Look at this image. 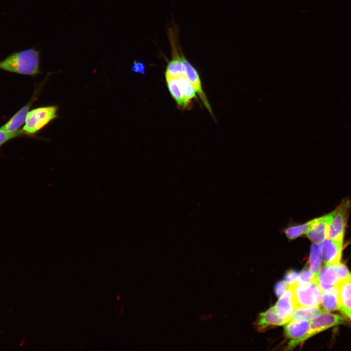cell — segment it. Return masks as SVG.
Instances as JSON below:
<instances>
[{
    "instance_id": "obj_1",
    "label": "cell",
    "mask_w": 351,
    "mask_h": 351,
    "mask_svg": "<svg viewBox=\"0 0 351 351\" xmlns=\"http://www.w3.org/2000/svg\"><path fill=\"white\" fill-rule=\"evenodd\" d=\"M40 52L35 47L11 53L0 61V69L21 75L35 76L41 73Z\"/></svg>"
},
{
    "instance_id": "obj_2",
    "label": "cell",
    "mask_w": 351,
    "mask_h": 351,
    "mask_svg": "<svg viewBox=\"0 0 351 351\" xmlns=\"http://www.w3.org/2000/svg\"><path fill=\"white\" fill-rule=\"evenodd\" d=\"M56 105L39 107L29 111L22 130L24 135L35 136L54 119L58 118Z\"/></svg>"
},
{
    "instance_id": "obj_3",
    "label": "cell",
    "mask_w": 351,
    "mask_h": 351,
    "mask_svg": "<svg viewBox=\"0 0 351 351\" xmlns=\"http://www.w3.org/2000/svg\"><path fill=\"white\" fill-rule=\"evenodd\" d=\"M350 206V200L345 199L335 210L331 212V218L327 234L328 238L335 241L343 242L344 232Z\"/></svg>"
},
{
    "instance_id": "obj_4",
    "label": "cell",
    "mask_w": 351,
    "mask_h": 351,
    "mask_svg": "<svg viewBox=\"0 0 351 351\" xmlns=\"http://www.w3.org/2000/svg\"><path fill=\"white\" fill-rule=\"evenodd\" d=\"M293 290L296 308L319 306L321 303L322 291L313 282L307 285H290Z\"/></svg>"
},
{
    "instance_id": "obj_5",
    "label": "cell",
    "mask_w": 351,
    "mask_h": 351,
    "mask_svg": "<svg viewBox=\"0 0 351 351\" xmlns=\"http://www.w3.org/2000/svg\"><path fill=\"white\" fill-rule=\"evenodd\" d=\"M311 320H289L284 327L286 337L290 339L287 349H292L308 339Z\"/></svg>"
},
{
    "instance_id": "obj_6",
    "label": "cell",
    "mask_w": 351,
    "mask_h": 351,
    "mask_svg": "<svg viewBox=\"0 0 351 351\" xmlns=\"http://www.w3.org/2000/svg\"><path fill=\"white\" fill-rule=\"evenodd\" d=\"M51 73H48L44 80L38 85L30 100L21 109H20L6 123L0 127V130L7 132H12L17 130L25 121L29 110L43 87L48 77Z\"/></svg>"
},
{
    "instance_id": "obj_7",
    "label": "cell",
    "mask_w": 351,
    "mask_h": 351,
    "mask_svg": "<svg viewBox=\"0 0 351 351\" xmlns=\"http://www.w3.org/2000/svg\"><path fill=\"white\" fill-rule=\"evenodd\" d=\"M345 323L344 317L324 310L311 321L308 337L309 338L331 327Z\"/></svg>"
},
{
    "instance_id": "obj_8",
    "label": "cell",
    "mask_w": 351,
    "mask_h": 351,
    "mask_svg": "<svg viewBox=\"0 0 351 351\" xmlns=\"http://www.w3.org/2000/svg\"><path fill=\"white\" fill-rule=\"evenodd\" d=\"M181 59L184 67V75L193 85L195 92L199 95L204 105L213 117H214L211 105L202 89L201 80L197 71L187 59L183 52L181 54Z\"/></svg>"
},
{
    "instance_id": "obj_9",
    "label": "cell",
    "mask_w": 351,
    "mask_h": 351,
    "mask_svg": "<svg viewBox=\"0 0 351 351\" xmlns=\"http://www.w3.org/2000/svg\"><path fill=\"white\" fill-rule=\"evenodd\" d=\"M336 287L338 309L351 321V275L338 282Z\"/></svg>"
},
{
    "instance_id": "obj_10",
    "label": "cell",
    "mask_w": 351,
    "mask_h": 351,
    "mask_svg": "<svg viewBox=\"0 0 351 351\" xmlns=\"http://www.w3.org/2000/svg\"><path fill=\"white\" fill-rule=\"evenodd\" d=\"M322 292L336 287L339 282L335 265L325 264L319 271L314 280Z\"/></svg>"
},
{
    "instance_id": "obj_11",
    "label": "cell",
    "mask_w": 351,
    "mask_h": 351,
    "mask_svg": "<svg viewBox=\"0 0 351 351\" xmlns=\"http://www.w3.org/2000/svg\"><path fill=\"white\" fill-rule=\"evenodd\" d=\"M331 213L312 220V225L306 233L308 237L314 243H321L327 238L328 227L331 218Z\"/></svg>"
},
{
    "instance_id": "obj_12",
    "label": "cell",
    "mask_w": 351,
    "mask_h": 351,
    "mask_svg": "<svg viewBox=\"0 0 351 351\" xmlns=\"http://www.w3.org/2000/svg\"><path fill=\"white\" fill-rule=\"evenodd\" d=\"M321 244L325 264L335 265L339 263L342 256L343 242L335 241L327 238Z\"/></svg>"
},
{
    "instance_id": "obj_13",
    "label": "cell",
    "mask_w": 351,
    "mask_h": 351,
    "mask_svg": "<svg viewBox=\"0 0 351 351\" xmlns=\"http://www.w3.org/2000/svg\"><path fill=\"white\" fill-rule=\"evenodd\" d=\"M277 313L288 322L294 311L296 309L295 305L293 290L290 285L285 292L281 296L274 306Z\"/></svg>"
},
{
    "instance_id": "obj_14",
    "label": "cell",
    "mask_w": 351,
    "mask_h": 351,
    "mask_svg": "<svg viewBox=\"0 0 351 351\" xmlns=\"http://www.w3.org/2000/svg\"><path fill=\"white\" fill-rule=\"evenodd\" d=\"M286 323L287 321L277 313L274 307H272L260 313L257 327L259 331H263L269 327L281 326Z\"/></svg>"
},
{
    "instance_id": "obj_15",
    "label": "cell",
    "mask_w": 351,
    "mask_h": 351,
    "mask_svg": "<svg viewBox=\"0 0 351 351\" xmlns=\"http://www.w3.org/2000/svg\"><path fill=\"white\" fill-rule=\"evenodd\" d=\"M165 76V79L169 91L177 104L183 108L188 106L181 91L177 78Z\"/></svg>"
},
{
    "instance_id": "obj_16",
    "label": "cell",
    "mask_w": 351,
    "mask_h": 351,
    "mask_svg": "<svg viewBox=\"0 0 351 351\" xmlns=\"http://www.w3.org/2000/svg\"><path fill=\"white\" fill-rule=\"evenodd\" d=\"M322 257L321 244L320 243L312 244L310 249L309 263L310 269L314 276V280L321 267Z\"/></svg>"
},
{
    "instance_id": "obj_17",
    "label": "cell",
    "mask_w": 351,
    "mask_h": 351,
    "mask_svg": "<svg viewBox=\"0 0 351 351\" xmlns=\"http://www.w3.org/2000/svg\"><path fill=\"white\" fill-rule=\"evenodd\" d=\"M323 311L319 306L298 308L294 311L290 320H312Z\"/></svg>"
},
{
    "instance_id": "obj_18",
    "label": "cell",
    "mask_w": 351,
    "mask_h": 351,
    "mask_svg": "<svg viewBox=\"0 0 351 351\" xmlns=\"http://www.w3.org/2000/svg\"><path fill=\"white\" fill-rule=\"evenodd\" d=\"M321 303L325 311L331 312L337 307V289L336 287L322 292Z\"/></svg>"
},
{
    "instance_id": "obj_19",
    "label": "cell",
    "mask_w": 351,
    "mask_h": 351,
    "mask_svg": "<svg viewBox=\"0 0 351 351\" xmlns=\"http://www.w3.org/2000/svg\"><path fill=\"white\" fill-rule=\"evenodd\" d=\"M177 79L182 94L189 105L193 98H196L195 89L184 75L179 76Z\"/></svg>"
},
{
    "instance_id": "obj_20",
    "label": "cell",
    "mask_w": 351,
    "mask_h": 351,
    "mask_svg": "<svg viewBox=\"0 0 351 351\" xmlns=\"http://www.w3.org/2000/svg\"><path fill=\"white\" fill-rule=\"evenodd\" d=\"M312 224V220L305 224L288 228L285 230V233L289 238L295 239L301 234H306L310 228Z\"/></svg>"
},
{
    "instance_id": "obj_21",
    "label": "cell",
    "mask_w": 351,
    "mask_h": 351,
    "mask_svg": "<svg viewBox=\"0 0 351 351\" xmlns=\"http://www.w3.org/2000/svg\"><path fill=\"white\" fill-rule=\"evenodd\" d=\"M314 281V276L310 268L306 266L300 272L295 283L298 285H307Z\"/></svg>"
},
{
    "instance_id": "obj_22",
    "label": "cell",
    "mask_w": 351,
    "mask_h": 351,
    "mask_svg": "<svg viewBox=\"0 0 351 351\" xmlns=\"http://www.w3.org/2000/svg\"><path fill=\"white\" fill-rule=\"evenodd\" d=\"M23 135H25L22 129H18L12 132H7L0 130V147L9 140Z\"/></svg>"
},
{
    "instance_id": "obj_23",
    "label": "cell",
    "mask_w": 351,
    "mask_h": 351,
    "mask_svg": "<svg viewBox=\"0 0 351 351\" xmlns=\"http://www.w3.org/2000/svg\"><path fill=\"white\" fill-rule=\"evenodd\" d=\"M338 274L339 282L346 279L351 274L347 267L343 263H339L336 264Z\"/></svg>"
},
{
    "instance_id": "obj_24",
    "label": "cell",
    "mask_w": 351,
    "mask_h": 351,
    "mask_svg": "<svg viewBox=\"0 0 351 351\" xmlns=\"http://www.w3.org/2000/svg\"><path fill=\"white\" fill-rule=\"evenodd\" d=\"M298 276V273L293 270L288 271L285 275L284 281L288 285H290L295 283Z\"/></svg>"
},
{
    "instance_id": "obj_25",
    "label": "cell",
    "mask_w": 351,
    "mask_h": 351,
    "mask_svg": "<svg viewBox=\"0 0 351 351\" xmlns=\"http://www.w3.org/2000/svg\"><path fill=\"white\" fill-rule=\"evenodd\" d=\"M132 70L135 73L144 75L146 72V66L143 62L135 60L132 66Z\"/></svg>"
},
{
    "instance_id": "obj_26",
    "label": "cell",
    "mask_w": 351,
    "mask_h": 351,
    "mask_svg": "<svg viewBox=\"0 0 351 351\" xmlns=\"http://www.w3.org/2000/svg\"><path fill=\"white\" fill-rule=\"evenodd\" d=\"M288 288V285L284 281L278 282L275 286L274 291L277 296H282Z\"/></svg>"
}]
</instances>
